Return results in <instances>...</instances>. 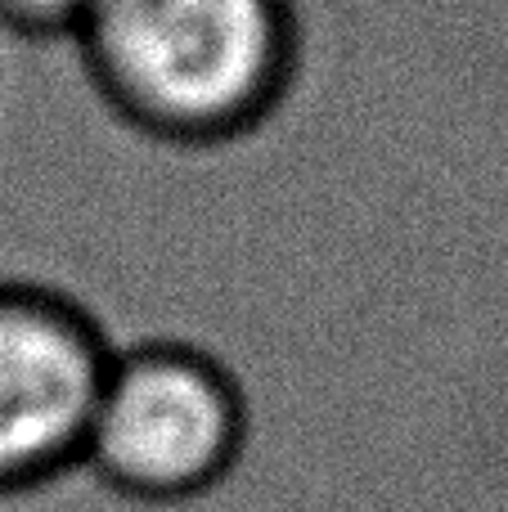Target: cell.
<instances>
[{
    "mask_svg": "<svg viewBox=\"0 0 508 512\" xmlns=\"http://www.w3.org/2000/svg\"><path fill=\"white\" fill-rule=\"evenodd\" d=\"M72 50L99 104L135 135L221 149L293 95L302 18L293 0H95Z\"/></svg>",
    "mask_w": 508,
    "mask_h": 512,
    "instance_id": "obj_1",
    "label": "cell"
},
{
    "mask_svg": "<svg viewBox=\"0 0 508 512\" xmlns=\"http://www.w3.org/2000/svg\"><path fill=\"white\" fill-rule=\"evenodd\" d=\"M248 436V391L221 355L180 337H144L113 351L81 472L126 504L180 508L239 468Z\"/></svg>",
    "mask_w": 508,
    "mask_h": 512,
    "instance_id": "obj_2",
    "label": "cell"
},
{
    "mask_svg": "<svg viewBox=\"0 0 508 512\" xmlns=\"http://www.w3.org/2000/svg\"><path fill=\"white\" fill-rule=\"evenodd\" d=\"M113 351L117 342L77 297L0 279V495L81 472Z\"/></svg>",
    "mask_w": 508,
    "mask_h": 512,
    "instance_id": "obj_3",
    "label": "cell"
},
{
    "mask_svg": "<svg viewBox=\"0 0 508 512\" xmlns=\"http://www.w3.org/2000/svg\"><path fill=\"white\" fill-rule=\"evenodd\" d=\"M95 0H0V27L27 41H72Z\"/></svg>",
    "mask_w": 508,
    "mask_h": 512,
    "instance_id": "obj_4",
    "label": "cell"
}]
</instances>
